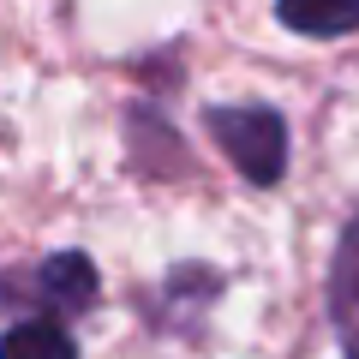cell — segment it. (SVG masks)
<instances>
[{
    "instance_id": "1",
    "label": "cell",
    "mask_w": 359,
    "mask_h": 359,
    "mask_svg": "<svg viewBox=\"0 0 359 359\" xmlns=\"http://www.w3.org/2000/svg\"><path fill=\"white\" fill-rule=\"evenodd\" d=\"M210 138L222 144L233 168L252 186H276L287 168V120L276 108L252 102V108H210Z\"/></svg>"
},
{
    "instance_id": "2",
    "label": "cell",
    "mask_w": 359,
    "mask_h": 359,
    "mask_svg": "<svg viewBox=\"0 0 359 359\" xmlns=\"http://www.w3.org/2000/svg\"><path fill=\"white\" fill-rule=\"evenodd\" d=\"M330 318H335L347 359H359V216L347 222L341 245H335V264H330Z\"/></svg>"
},
{
    "instance_id": "3",
    "label": "cell",
    "mask_w": 359,
    "mask_h": 359,
    "mask_svg": "<svg viewBox=\"0 0 359 359\" xmlns=\"http://www.w3.org/2000/svg\"><path fill=\"white\" fill-rule=\"evenodd\" d=\"M36 287H42V299H48V306L84 311L90 299H96V269H90L84 252H60V257H48V264H42Z\"/></svg>"
},
{
    "instance_id": "4",
    "label": "cell",
    "mask_w": 359,
    "mask_h": 359,
    "mask_svg": "<svg viewBox=\"0 0 359 359\" xmlns=\"http://www.w3.org/2000/svg\"><path fill=\"white\" fill-rule=\"evenodd\" d=\"M276 18L299 36H347L359 30V0H276Z\"/></svg>"
},
{
    "instance_id": "5",
    "label": "cell",
    "mask_w": 359,
    "mask_h": 359,
    "mask_svg": "<svg viewBox=\"0 0 359 359\" xmlns=\"http://www.w3.org/2000/svg\"><path fill=\"white\" fill-rule=\"evenodd\" d=\"M0 359H78V347L66 335V323L30 318V323H13L0 335Z\"/></svg>"
}]
</instances>
